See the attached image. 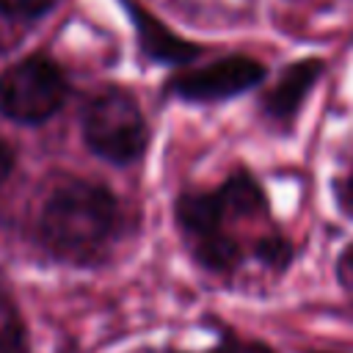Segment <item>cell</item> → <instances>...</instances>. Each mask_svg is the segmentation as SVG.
I'll list each match as a JSON object with an SVG mask.
<instances>
[{"instance_id": "6da1fadb", "label": "cell", "mask_w": 353, "mask_h": 353, "mask_svg": "<svg viewBox=\"0 0 353 353\" xmlns=\"http://www.w3.org/2000/svg\"><path fill=\"white\" fill-rule=\"evenodd\" d=\"M41 240L63 259H91L116 229V199L91 182H69L50 193L41 210Z\"/></svg>"}, {"instance_id": "7a4b0ae2", "label": "cell", "mask_w": 353, "mask_h": 353, "mask_svg": "<svg viewBox=\"0 0 353 353\" xmlns=\"http://www.w3.org/2000/svg\"><path fill=\"white\" fill-rule=\"evenodd\" d=\"M83 138L102 160L127 165L143 154L149 127L138 102L130 94L110 88L88 102L83 113Z\"/></svg>"}, {"instance_id": "3957f363", "label": "cell", "mask_w": 353, "mask_h": 353, "mask_svg": "<svg viewBox=\"0 0 353 353\" xmlns=\"http://www.w3.org/2000/svg\"><path fill=\"white\" fill-rule=\"evenodd\" d=\"M66 99V77L50 58H25L0 80V110L19 124L47 121Z\"/></svg>"}, {"instance_id": "277c9868", "label": "cell", "mask_w": 353, "mask_h": 353, "mask_svg": "<svg viewBox=\"0 0 353 353\" xmlns=\"http://www.w3.org/2000/svg\"><path fill=\"white\" fill-rule=\"evenodd\" d=\"M265 77V66L248 55H229L210 66H201L190 74H182L171 83V91L190 102H215L237 97L254 88Z\"/></svg>"}, {"instance_id": "5b68a950", "label": "cell", "mask_w": 353, "mask_h": 353, "mask_svg": "<svg viewBox=\"0 0 353 353\" xmlns=\"http://www.w3.org/2000/svg\"><path fill=\"white\" fill-rule=\"evenodd\" d=\"M317 74H320V61H301L292 69H287L281 74V80L276 83V88L265 99L268 113L279 116V119L292 116L295 108L301 105V99L306 97V91L312 88V83L317 80Z\"/></svg>"}, {"instance_id": "8992f818", "label": "cell", "mask_w": 353, "mask_h": 353, "mask_svg": "<svg viewBox=\"0 0 353 353\" xmlns=\"http://www.w3.org/2000/svg\"><path fill=\"white\" fill-rule=\"evenodd\" d=\"M132 19H135V25H138L143 50H146L152 58L174 63V61H190V58L196 55V47H193V44H188V41H182V39H174L157 19L146 17L138 6H132Z\"/></svg>"}, {"instance_id": "52a82bcc", "label": "cell", "mask_w": 353, "mask_h": 353, "mask_svg": "<svg viewBox=\"0 0 353 353\" xmlns=\"http://www.w3.org/2000/svg\"><path fill=\"white\" fill-rule=\"evenodd\" d=\"M0 353H28L25 325L8 298L0 295Z\"/></svg>"}, {"instance_id": "ba28073f", "label": "cell", "mask_w": 353, "mask_h": 353, "mask_svg": "<svg viewBox=\"0 0 353 353\" xmlns=\"http://www.w3.org/2000/svg\"><path fill=\"white\" fill-rule=\"evenodd\" d=\"M55 6V0H0V11L11 17H41Z\"/></svg>"}, {"instance_id": "9c48e42d", "label": "cell", "mask_w": 353, "mask_h": 353, "mask_svg": "<svg viewBox=\"0 0 353 353\" xmlns=\"http://www.w3.org/2000/svg\"><path fill=\"white\" fill-rule=\"evenodd\" d=\"M339 201H342L345 212H347V215H353V171L347 174V179H345V182H342V188H339Z\"/></svg>"}, {"instance_id": "30bf717a", "label": "cell", "mask_w": 353, "mask_h": 353, "mask_svg": "<svg viewBox=\"0 0 353 353\" xmlns=\"http://www.w3.org/2000/svg\"><path fill=\"white\" fill-rule=\"evenodd\" d=\"M11 168H14V152L0 141V182L11 174Z\"/></svg>"}]
</instances>
